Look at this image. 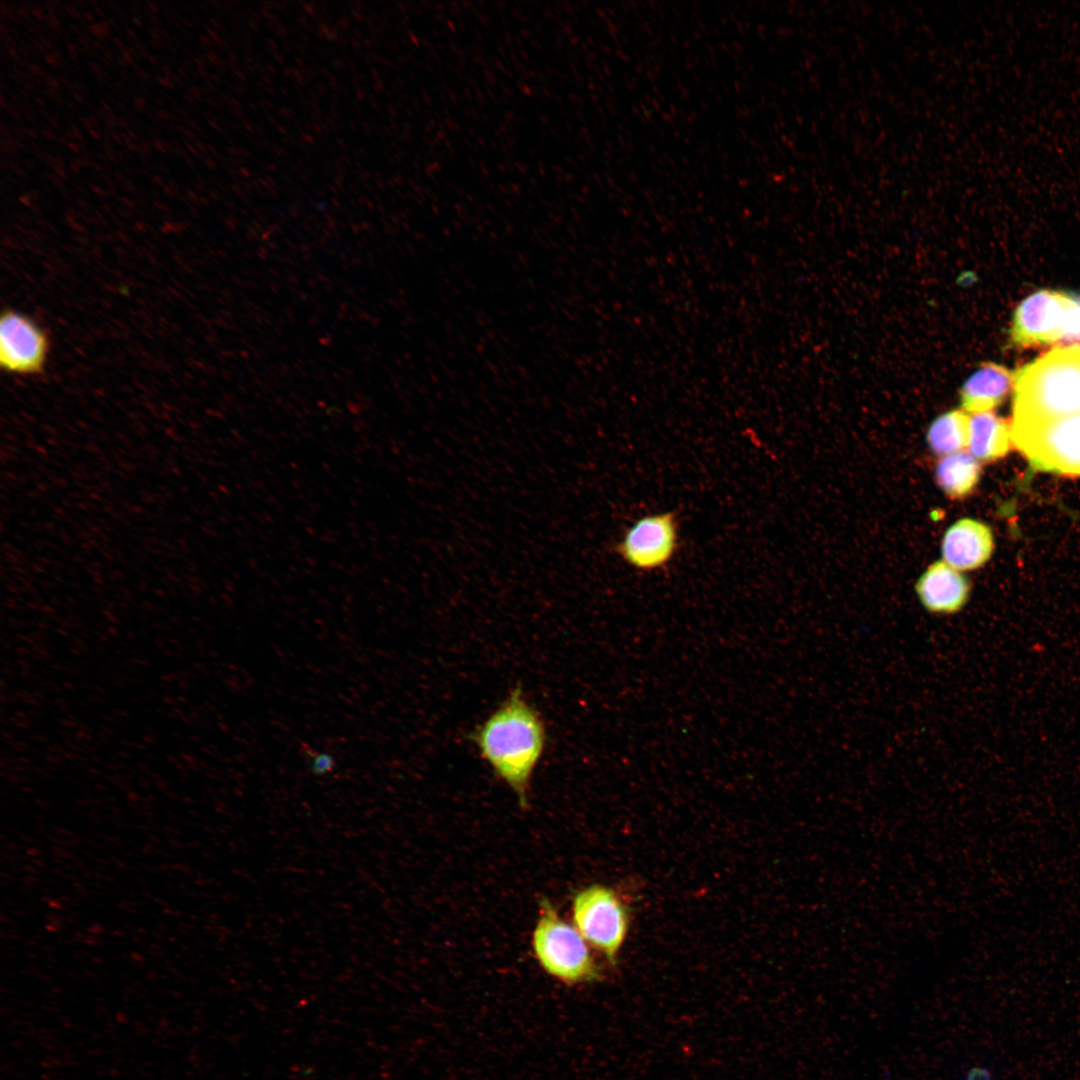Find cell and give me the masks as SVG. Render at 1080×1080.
<instances>
[{"instance_id": "obj_2", "label": "cell", "mask_w": 1080, "mask_h": 1080, "mask_svg": "<svg viewBox=\"0 0 1080 1080\" xmlns=\"http://www.w3.org/2000/svg\"><path fill=\"white\" fill-rule=\"evenodd\" d=\"M1012 425L1080 429V346H1059L1014 373Z\"/></svg>"}, {"instance_id": "obj_8", "label": "cell", "mask_w": 1080, "mask_h": 1080, "mask_svg": "<svg viewBox=\"0 0 1080 1080\" xmlns=\"http://www.w3.org/2000/svg\"><path fill=\"white\" fill-rule=\"evenodd\" d=\"M915 591L927 612L949 616L960 612L967 604L971 586L961 571L942 560L924 571L916 582Z\"/></svg>"}, {"instance_id": "obj_7", "label": "cell", "mask_w": 1080, "mask_h": 1080, "mask_svg": "<svg viewBox=\"0 0 1080 1080\" xmlns=\"http://www.w3.org/2000/svg\"><path fill=\"white\" fill-rule=\"evenodd\" d=\"M50 342L46 331L28 315L6 309L0 318V366L16 376H36L47 364Z\"/></svg>"}, {"instance_id": "obj_16", "label": "cell", "mask_w": 1080, "mask_h": 1080, "mask_svg": "<svg viewBox=\"0 0 1080 1080\" xmlns=\"http://www.w3.org/2000/svg\"><path fill=\"white\" fill-rule=\"evenodd\" d=\"M989 1077L985 1068L972 1067L964 1071L962 1080H989Z\"/></svg>"}, {"instance_id": "obj_12", "label": "cell", "mask_w": 1080, "mask_h": 1080, "mask_svg": "<svg viewBox=\"0 0 1080 1080\" xmlns=\"http://www.w3.org/2000/svg\"><path fill=\"white\" fill-rule=\"evenodd\" d=\"M980 473V462L965 450L941 457L935 468V480L947 497L962 499L974 491Z\"/></svg>"}, {"instance_id": "obj_1", "label": "cell", "mask_w": 1080, "mask_h": 1080, "mask_svg": "<svg viewBox=\"0 0 1080 1080\" xmlns=\"http://www.w3.org/2000/svg\"><path fill=\"white\" fill-rule=\"evenodd\" d=\"M469 738L494 774L526 806L533 773L545 752L547 729L520 685L510 690Z\"/></svg>"}, {"instance_id": "obj_3", "label": "cell", "mask_w": 1080, "mask_h": 1080, "mask_svg": "<svg viewBox=\"0 0 1080 1080\" xmlns=\"http://www.w3.org/2000/svg\"><path fill=\"white\" fill-rule=\"evenodd\" d=\"M532 946L541 967L568 985L600 979V968L579 931L562 919L551 902L542 898Z\"/></svg>"}, {"instance_id": "obj_13", "label": "cell", "mask_w": 1080, "mask_h": 1080, "mask_svg": "<svg viewBox=\"0 0 1080 1080\" xmlns=\"http://www.w3.org/2000/svg\"><path fill=\"white\" fill-rule=\"evenodd\" d=\"M969 414L951 410L934 419L927 431V443L937 456L944 457L967 450Z\"/></svg>"}, {"instance_id": "obj_15", "label": "cell", "mask_w": 1080, "mask_h": 1080, "mask_svg": "<svg viewBox=\"0 0 1080 1080\" xmlns=\"http://www.w3.org/2000/svg\"><path fill=\"white\" fill-rule=\"evenodd\" d=\"M310 772L316 776H323L334 770L335 758L328 752L315 751L303 745V750Z\"/></svg>"}, {"instance_id": "obj_14", "label": "cell", "mask_w": 1080, "mask_h": 1080, "mask_svg": "<svg viewBox=\"0 0 1080 1080\" xmlns=\"http://www.w3.org/2000/svg\"><path fill=\"white\" fill-rule=\"evenodd\" d=\"M1061 346H1080V293H1070Z\"/></svg>"}, {"instance_id": "obj_9", "label": "cell", "mask_w": 1080, "mask_h": 1080, "mask_svg": "<svg viewBox=\"0 0 1080 1080\" xmlns=\"http://www.w3.org/2000/svg\"><path fill=\"white\" fill-rule=\"evenodd\" d=\"M994 549L993 533L985 523L963 518L944 533L941 545L943 561L963 572L985 564Z\"/></svg>"}, {"instance_id": "obj_6", "label": "cell", "mask_w": 1080, "mask_h": 1080, "mask_svg": "<svg viewBox=\"0 0 1080 1080\" xmlns=\"http://www.w3.org/2000/svg\"><path fill=\"white\" fill-rule=\"evenodd\" d=\"M1070 293L1041 289L1016 307L1009 330L1017 348L1061 346Z\"/></svg>"}, {"instance_id": "obj_4", "label": "cell", "mask_w": 1080, "mask_h": 1080, "mask_svg": "<svg viewBox=\"0 0 1080 1080\" xmlns=\"http://www.w3.org/2000/svg\"><path fill=\"white\" fill-rule=\"evenodd\" d=\"M572 918L585 941L615 965L629 927V912L616 892L599 884L580 890L573 898Z\"/></svg>"}, {"instance_id": "obj_10", "label": "cell", "mask_w": 1080, "mask_h": 1080, "mask_svg": "<svg viewBox=\"0 0 1080 1080\" xmlns=\"http://www.w3.org/2000/svg\"><path fill=\"white\" fill-rule=\"evenodd\" d=\"M1014 373L1006 367L988 362L982 364L964 382L960 391L963 410L968 414L991 412L1013 390Z\"/></svg>"}, {"instance_id": "obj_5", "label": "cell", "mask_w": 1080, "mask_h": 1080, "mask_svg": "<svg viewBox=\"0 0 1080 1080\" xmlns=\"http://www.w3.org/2000/svg\"><path fill=\"white\" fill-rule=\"evenodd\" d=\"M679 548V522L674 511L651 513L628 526L615 552L629 567L645 573L661 570Z\"/></svg>"}, {"instance_id": "obj_11", "label": "cell", "mask_w": 1080, "mask_h": 1080, "mask_svg": "<svg viewBox=\"0 0 1080 1080\" xmlns=\"http://www.w3.org/2000/svg\"><path fill=\"white\" fill-rule=\"evenodd\" d=\"M1013 448L1010 420L995 413L969 414L967 451L979 462H993Z\"/></svg>"}]
</instances>
